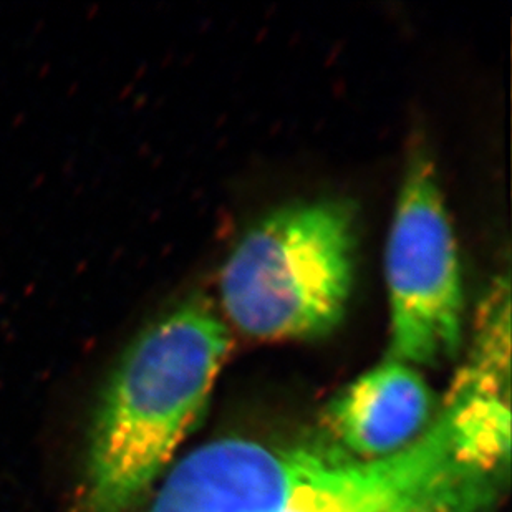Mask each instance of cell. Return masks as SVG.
I'll return each mask as SVG.
<instances>
[{
	"label": "cell",
	"instance_id": "6da1fadb",
	"mask_svg": "<svg viewBox=\"0 0 512 512\" xmlns=\"http://www.w3.org/2000/svg\"><path fill=\"white\" fill-rule=\"evenodd\" d=\"M509 461L508 410L456 388L387 458L320 443L211 441L171 469L148 512H493Z\"/></svg>",
	"mask_w": 512,
	"mask_h": 512
},
{
	"label": "cell",
	"instance_id": "277c9868",
	"mask_svg": "<svg viewBox=\"0 0 512 512\" xmlns=\"http://www.w3.org/2000/svg\"><path fill=\"white\" fill-rule=\"evenodd\" d=\"M390 358L433 367L463 345V276L455 232L430 156L411 155L385 247Z\"/></svg>",
	"mask_w": 512,
	"mask_h": 512
},
{
	"label": "cell",
	"instance_id": "7a4b0ae2",
	"mask_svg": "<svg viewBox=\"0 0 512 512\" xmlns=\"http://www.w3.org/2000/svg\"><path fill=\"white\" fill-rule=\"evenodd\" d=\"M228 325L191 295L148 325L116 365L92 431L83 506L126 512L153 486L208 403Z\"/></svg>",
	"mask_w": 512,
	"mask_h": 512
},
{
	"label": "cell",
	"instance_id": "3957f363",
	"mask_svg": "<svg viewBox=\"0 0 512 512\" xmlns=\"http://www.w3.org/2000/svg\"><path fill=\"white\" fill-rule=\"evenodd\" d=\"M357 252L352 203L284 204L252 224L226 257L219 276L224 314L254 339L324 337L347 314Z\"/></svg>",
	"mask_w": 512,
	"mask_h": 512
},
{
	"label": "cell",
	"instance_id": "8992f818",
	"mask_svg": "<svg viewBox=\"0 0 512 512\" xmlns=\"http://www.w3.org/2000/svg\"><path fill=\"white\" fill-rule=\"evenodd\" d=\"M486 310H501V309H486ZM481 312H484V310H481ZM481 312H478V314H481ZM501 312H504V310H501ZM504 314H508V312H504ZM509 317V315H508Z\"/></svg>",
	"mask_w": 512,
	"mask_h": 512
},
{
	"label": "cell",
	"instance_id": "5b68a950",
	"mask_svg": "<svg viewBox=\"0 0 512 512\" xmlns=\"http://www.w3.org/2000/svg\"><path fill=\"white\" fill-rule=\"evenodd\" d=\"M431 395L415 367L388 358L332 403L329 426L353 458L380 459L411 445L430 425Z\"/></svg>",
	"mask_w": 512,
	"mask_h": 512
}]
</instances>
